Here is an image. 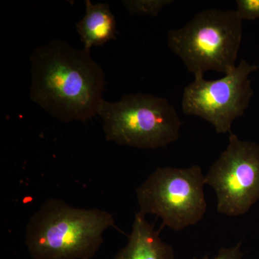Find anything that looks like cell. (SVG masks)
Instances as JSON below:
<instances>
[{"label": "cell", "instance_id": "6da1fadb", "mask_svg": "<svg viewBox=\"0 0 259 259\" xmlns=\"http://www.w3.org/2000/svg\"><path fill=\"white\" fill-rule=\"evenodd\" d=\"M30 61L32 102L64 122H86L97 115L105 75L90 50L54 39L34 49Z\"/></svg>", "mask_w": 259, "mask_h": 259}, {"label": "cell", "instance_id": "7a4b0ae2", "mask_svg": "<svg viewBox=\"0 0 259 259\" xmlns=\"http://www.w3.org/2000/svg\"><path fill=\"white\" fill-rule=\"evenodd\" d=\"M114 225L106 210L49 199L29 220L25 245L32 259H91L103 243L104 233Z\"/></svg>", "mask_w": 259, "mask_h": 259}, {"label": "cell", "instance_id": "3957f363", "mask_svg": "<svg viewBox=\"0 0 259 259\" xmlns=\"http://www.w3.org/2000/svg\"><path fill=\"white\" fill-rule=\"evenodd\" d=\"M243 35L236 10L208 9L167 35L170 50L194 76L214 71L226 75L236 68Z\"/></svg>", "mask_w": 259, "mask_h": 259}, {"label": "cell", "instance_id": "277c9868", "mask_svg": "<svg viewBox=\"0 0 259 259\" xmlns=\"http://www.w3.org/2000/svg\"><path fill=\"white\" fill-rule=\"evenodd\" d=\"M97 115L103 122L105 139L121 146L156 149L176 142L182 122L164 97L128 94L119 101L102 100Z\"/></svg>", "mask_w": 259, "mask_h": 259}, {"label": "cell", "instance_id": "5b68a950", "mask_svg": "<svg viewBox=\"0 0 259 259\" xmlns=\"http://www.w3.org/2000/svg\"><path fill=\"white\" fill-rule=\"evenodd\" d=\"M205 185L199 165L158 167L136 190L139 212L161 218V228L182 231L204 218L207 206Z\"/></svg>", "mask_w": 259, "mask_h": 259}, {"label": "cell", "instance_id": "8992f818", "mask_svg": "<svg viewBox=\"0 0 259 259\" xmlns=\"http://www.w3.org/2000/svg\"><path fill=\"white\" fill-rule=\"evenodd\" d=\"M258 68L241 60L221 79L209 81L203 75L194 76L184 90L182 111L207 121L218 134L231 133L233 122L244 115L249 105L253 95L249 76Z\"/></svg>", "mask_w": 259, "mask_h": 259}, {"label": "cell", "instance_id": "52a82bcc", "mask_svg": "<svg viewBox=\"0 0 259 259\" xmlns=\"http://www.w3.org/2000/svg\"><path fill=\"white\" fill-rule=\"evenodd\" d=\"M217 197L218 212L243 215L259 199V145L230 133L226 149L205 176Z\"/></svg>", "mask_w": 259, "mask_h": 259}, {"label": "cell", "instance_id": "ba28073f", "mask_svg": "<svg viewBox=\"0 0 259 259\" xmlns=\"http://www.w3.org/2000/svg\"><path fill=\"white\" fill-rule=\"evenodd\" d=\"M171 245L161 239L141 212L135 216L132 231L127 244L121 248L112 259H175Z\"/></svg>", "mask_w": 259, "mask_h": 259}, {"label": "cell", "instance_id": "9c48e42d", "mask_svg": "<svg viewBox=\"0 0 259 259\" xmlns=\"http://www.w3.org/2000/svg\"><path fill=\"white\" fill-rule=\"evenodd\" d=\"M85 5L86 13L76 23V28L83 48L91 51L93 47H100L115 39L117 30L110 5L93 4L90 0H85Z\"/></svg>", "mask_w": 259, "mask_h": 259}, {"label": "cell", "instance_id": "30bf717a", "mask_svg": "<svg viewBox=\"0 0 259 259\" xmlns=\"http://www.w3.org/2000/svg\"><path fill=\"white\" fill-rule=\"evenodd\" d=\"M173 0H125L122 4L131 15L156 17Z\"/></svg>", "mask_w": 259, "mask_h": 259}, {"label": "cell", "instance_id": "8fae6325", "mask_svg": "<svg viewBox=\"0 0 259 259\" xmlns=\"http://www.w3.org/2000/svg\"><path fill=\"white\" fill-rule=\"evenodd\" d=\"M237 13L242 20L259 18V0H237Z\"/></svg>", "mask_w": 259, "mask_h": 259}, {"label": "cell", "instance_id": "7c38bea8", "mask_svg": "<svg viewBox=\"0 0 259 259\" xmlns=\"http://www.w3.org/2000/svg\"><path fill=\"white\" fill-rule=\"evenodd\" d=\"M243 255L244 254L241 250V243H238L235 246L221 248L218 251V254L213 258L205 256L202 259H243Z\"/></svg>", "mask_w": 259, "mask_h": 259}]
</instances>
